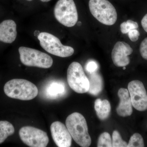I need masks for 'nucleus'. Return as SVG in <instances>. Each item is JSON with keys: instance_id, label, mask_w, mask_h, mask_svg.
Masks as SVG:
<instances>
[{"instance_id": "20", "label": "nucleus", "mask_w": 147, "mask_h": 147, "mask_svg": "<svg viewBox=\"0 0 147 147\" xmlns=\"http://www.w3.org/2000/svg\"><path fill=\"white\" fill-rule=\"evenodd\" d=\"M139 27L137 22L131 20H127L126 22H124L120 25L121 31L123 34H128L130 30L137 29Z\"/></svg>"}, {"instance_id": "26", "label": "nucleus", "mask_w": 147, "mask_h": 147, "mask_svg": "<svg viewBox=\"0 0 147 147\" xmlns=\"http://www.w3.org/2000/svg\"><path fill=\"white\" fill-rule=\"evenodd\" d=\"M50 1L51 0H40V1L43 2H47Z\"/></svg>"}, {"instance_id": "27", "label": "nucleus", "mask_w": 147, "mask_h": 147, "mask_svg": "<svg viewBox=\"0 0 147 147\" xmlns=\"http://www.w3.org/2000/svg\"><path fill=\"white\" fill-rule=\"evenodd\" d=\"M126 68H125V67H123V69H125Z\"/></svg>"}, {"instance_id": "23", "label": "nucleus", "mask_w": 147, "mask_h": 147, "mask_svg": "<svg viewBox=\"0 0 147 147\" xmlns=\"http://www.w3.org/2000/svg\"><path fill=\"white\" fill-rule=\"evenodd\" d=\"M140 52L142 57L147 60V37L145 38L141 43Z\"/></svg>"}, {"instance_id": "22", "label": "nucleus", "mask_w": 147, "mask_h": 147, "mask_svg": "<svg viewBox=\"0 0 147 147\" xmlns=\"http://www.w3.org/2000/svg\"><path fill=\"white\" fill-rule=\"evenodd\" d=\"M86 69L89 73H93L97 71L98 69V65L94 61H90L87 63Z\"/></svg>"}, {"instance_id": "15", "label": "nucleus", "mask_w": 147, "mask_h": 147, "mask_svg": "<svg viewBox=\"0 0 147 147\" xmlns=\"http://www.w3.org/2000/svg\"><path fill=\"white\" fill-rule=\"evenodd\" d=\"M94 109L98 117L101 120H105L110 116L111 112V105L106 99L101 100L96 99L94 102Z\"/></svg>"}, {"instance_id": "9", "label": "nucleus", "mask_w": 147, "mask_h": 147, "mask_svg": "<svg viewBox=\"0 0 147 147\" xmlns=\"http://www.w3.org/2000/svg\"><path fill=\"white\" fill-rule=\"evenodd\" d=\"M132 106L139 111L147 110V93L144 84L139 80H134L128 85Z\"/></svg>"}, {"instance_id": "19", "label": "nucleus", "mask_w": 147, "mask_h": 147, "mask_svg": "<svg viewBox=\"0 0 147 147\" xmlns=\"http://www.w3.org/2000/svg\"><path fill=\"white\" fill-rule=\"evenodd\" d=\"M144 139L142 135L139 133H135L130 137L127 147H144Z\"/></svg>"}, {"instance_id": "11", "label": "nucleus", "mask_w": 147, "mask_h": 147, "mask_svg": "<svg viewBox=\"0 0 147 147\" xmlns=\"http://www.w3.org/2000/svg\"><path fill=\"white\" fill-rule=\"evenodd\" d=\"M50 130L53 140L57 146H71V136L64 124L60 121L54 122L51 124Z\"/></svg>"}, {"instance_id": "8", "label": "nucleus", "mask_w": 147, "mask_h": 147, "mask_svg": "<svg viewBox=\"0 0 147 147\" xmlns=\"http://www.w3.org/2000/svg\"><path fill=\"white\" fill-rule=\"evenodd\" d=\"M19 134L22 142L30 147H45L49 143L47 133L33 127H22Z\"/></svg>"}, {"instance_id": "24", "label": "nucleus", "mask_w": 147, "mask_h": 147, "mask_svg": "<svg viewBox=\"0 0 147 147\" xmlns=\"http://www.w3.org/2000/svg\"><path fill=\"white\" fill-rule=\"evenodd\" d=\"M128 35L129 39L132 42H136L139 39L140 33L137 29H134L129 32Z\"/></svg>"}, {"instance_id": "6", "label": "nucleus", "mask_w": 147, "mask_h": 147, "mask_svg": "<svg viewBox=\"0 0 147 147\" xmlns=\"http://www.w3.org/2000/svg\"><path fill=\"white\" fill-rule=\"evenodd\" d=\"M54 14L58 22L66 27H73L78 21V12L73 0H59L55 6Z\"/></svg>"}, {"instance_id": "4", "label": "nucleus", "mask_w": 147, "mask_h": 147, "mask_svg": "<svg viewBox=\"0 0 147 147\" xmlns=\"http://www.w3.org/2000/svg\"><path fill=\"white\" fill-rule=\"evenodd\" d=\"M20 59L24 65L42 68H49L53 64L52 57L39 50L26 47L18 49Z\"/></svg>"}, {"instance_id": "7", "label": "nucleus", "mask_w": 147, "mask_h": 147, "mask_svg": "<svg viewBox=\"0 0 147 147\" xmlns=\"http://www.w3.org/2000/svg\"><path fill=\"white\" fill-rule=\"evenodd\" d=\"M67 81L69 87L76 93L88 92L89 89V81L82 65L79 63L73 62L69 66Z\"/></svg>"}, {"instance_id": "25", "label": "nucleus", "mask_w": 147, "mask_h": 147, "mask_svg": "<svg viewBox=\"0 0 147 147\" xmlns=\"http://www.w3.org/2000/svg\"><path fill=\"white\" fill-rule=\"evenodd\" d=\"M141 23L143 28L147 32V13L142 18Z\"/></svg>"}, {"instance_id": "13", "label": "nucleus", "mask_w": 147, "mask_h": 147, "mask_svg": "<svg viewBox=\"0 0 147 147\" xmlns=\"http://www.w3.org/2000/svg\"><path fill=\"white\" fill-rule=\"evenodd\" d=\"M16 24L13 20H6L0 24V41L11 43L17 36Z\"/></svg>"}, {"instance_id": "2", "label": "nucleus", "mask_w": 147, "mask_h": 147, "mask_svg": "<svg viewBox=\"0 0 147 147\" xmlns=\"http://www.w3.org/2000/svg\"><path fill=\"white\" fill-rule=\"evenodd\" d=\"M5 93L8 97L23 100H32L38 94V89L32 82L23 79H13L6 83Z\"/></svg>"}, {"instance_id": "3", "label": "nucleus", "mask_w": 147, "mask_h": 147, "mask_svg": "<svg viewBox=\"0 0 147 147\" xmlns=\"http://www.w3.org/2000/svg\"><path fill=\"white\" fill-rule=\"evenodd\" d=\"M89 7L92 16L101 24L107 26L115 24L117 11L108 0H90Z\"/></svg>"}, {"instance_id": "18", "label": "nucleus", "mask_w": 147, "mask_h": 147, "mask_svg": "<svg viewBox=\"0 0 147 147\" xmlns=\"http://www.w3.org/2000/svg\"><path fill=\"white\" fill-rule=\"evenodd\" d=\"M97 147H113V143L111 136L108 132H103L100 134L98 141Z\"/></svg>"}, {"instance_id": "16", "label": "nucleus", "mask_w": 147, "mask_h": 147, "mask_svg": "<svg viewBox=\"0 0 147 147\" xmlns=\"http://www.w3.org/2000/svg\"><path fill=\"white\" fill-rule=\"evenodd\" d=\"M65 92V87L60 82H54L49 84L46 88L47 95L51 98H55L62 95ZM48 96V97H49Z\"/></svg>"}, {"instance_id": "21", "label": "nucleus", "mask_w": 147, "mask_h": 147, "mask_svg": "<svg viewBox=\"0 0 147 147\" xmlns=\"http://www.w3.org/2000/svg\"><path fill=\"white\" fill-rule=\"evenodd\" d=\"M112 143L113 147H125L127 146V144L122 139L118 131L115 130L112 136Z\"/></svg>"}, {"instance_id": "1", "label": "nucleus", "mask_w": 147, "mask_h": 147, "mask_svg": "<svg viewBox=\"0 0 147 147\" xmlns=\"http://www.w3.org/2000/svg\"><path fill=\"white\" fill-rule=\"evenodd\" d=\"M66 126L74 141L80 146L89 147L91 138L89 134L86 121L82 114L74 113L69 115L65 121Z\"/></svg>"}, {"instance_id": "28", "label": "nucleus", "mask_w": 147, "mask_h": 147, "mask_svg": "<svg viewBox=\"0 0 147 147\" xmlns=\"http://www.w3.org/2000/svg\"><path fill=\"white\" fill-rule=\"evenodd\" d=\"M27 1H32V0H27Z\"/></svg>"}, {"instance_id": "10", "label": "nucleus", "mask_w": 147, "mask_h": 147, "mask_svg": "<svg viewBox=\"0 0 147 147\" xmlns=\"http://www.w3.org/2000/svg\"><path fill=\"white\" fill-rule=\"evenodd\" d=\"M133 49L126 42L118 41L114 46L112 52V59L116 66L123 67L130 62L129 55H131Z\"/></svg>"}, {"instance_id": "5", "label": "nucleus", "mask_w": 147, "mask_h": 147, "mask_svg": "<svg viewBox=\"0 0 147 147\" xmlns=\"http://www.w3.org/2000/svg\"><path fill=\"white\" fill-rule=\"evenodd\" d=\"M38 38L41 47L52 55L64 58L70 57L74 53L72 47L63 45L59 38L49 33H40Z\"/></svg>"}, {"instance_id": "14", "label": "nucleus", "mask_w": 147, "mask_h": 147, "mask_svg": "<svg viewBox=\"0 0 147 147\" xmlns=\"http://www.w3.org/2000/svg\"><path fill=\"white\" fill-rule=\"evenodd\" d=\"M89 89L88 92L93 96L98 95L103 88V79L102 76L96 71L89 73L88 77Z\"/></svg>"}, {"instance_id": "17", "label": "nucleus", "mask_w": 147, "mask_h": 147, "mask_svg": "<svg viewBox=\"0 0 147 147\" xmlns=\"http://www.w3.org/2000/svg\"><path fill=\"white\" fill-rule=\"evenodd\" d=\"M13 125L7 121H0V144L5 141L10 135L14 133Z\"/></svg>"}, {"instance_id": "12", "label": "nucleus", "mask_w": 147, "mask_h": 147, "mask_svg": "<svg viewBox=\"0 0 147 147\" xmlns=\"http://www.w3.org/2000/svg\"><path fill=\"white\" fill-rule=\"evenodd\" d=\"M118 95L120 99L119 103L116 110L118 115L123 117L131 115L133 106L128 90L121 88L119 90Z\"/></svg>"}]
</instances>
